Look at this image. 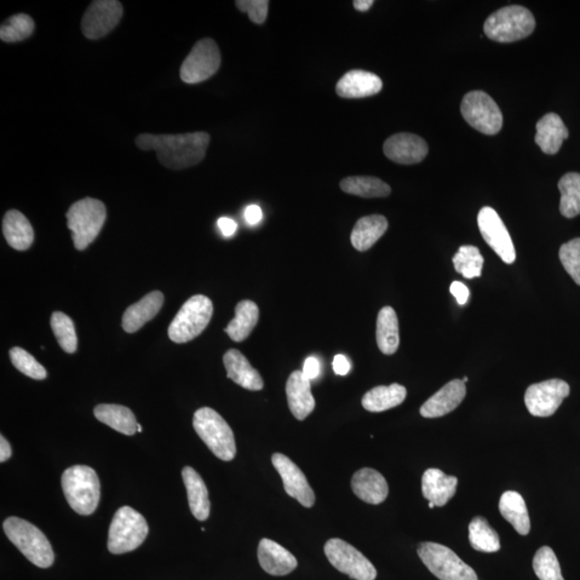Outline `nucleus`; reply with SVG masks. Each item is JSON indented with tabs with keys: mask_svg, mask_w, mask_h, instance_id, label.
<instances>
[{
	"mask_svg": "<svg viewBox=\"0 0 580 580\" xmlns=\"http://www.w3.org/2000/svg\"><path fill=\"white\" fill-rule=\"evenodd\" d=\"M97 419L119 433L134 435L138 433V423L134 413L128 407L118 404H100L95 407Z\"/></svg>",
	"mask_w": 580,
	"mask_h": 580,
	"instance_id": "32",
	"label": "nucleus"
},
{
	"mask_svg": "<svg viewBox=\"0 0 580 580\" xmlns=\"http://www.w3.org/2000/svg\"><path fill=\"white\" fill-rule=\"evenodd\" d=\"M343 192L363 198H383L392 194L387 183L373 176H349L340 183Z\"/></svg>",
	"mask_w": 580,
	"mask_h": 580,
	"instance_id": "35",
	"label": "nucleus"
},
{
	"mask_svg": "<svg viewBox=\"0 0 580 580\" xmlns=\"http://www.w3.org/2000/svg\"><path fill=\"white\" fill-rule=\"evenodd\" d=\"M387 228L386 217L377 214L365 216L356 223L350 241L356 250L366 252L383 237Z\"/></svg>",
	"mask_w": 580,
	"mask_h": 580,
	"instance_id": "29",
	"label": "nucleus"
},
{
	"mask_svg": "<svg viewBox=\"0 0 580 580\" xmlns=\"http://www.w3.org/2000/svg\"><path fill=\"white\" fill-rule=\"evenodd\" d=\"M377 347L385 355H394L400 346L399 320L392 307H384L376 321Z\"/></svg>",
	"mask_w": 580,
	"mask_h": 580,
	"instance_id": "30",
	"label": "nucleus"
},
{
	"mask_svg": "<svg viewBox=\"0 0 580 580\" xmlns=\"http://www.w3.org/2000/svg\"><path fill=\"white\" fill-rule=\"evenodd\" d=\"M221 52L214 40H199L183 62L180 71L182 81L188 84L205 81L214 76L221 67Z\"/></svg>",
	"mask_w": 580,
	"mask_h": 580,
	"instance_id": "12",
	"label": "nucleus"
},
{
	"mask_svg": "<svg viewBox=\"0 0 580 580\" xmlns=\"http://www.w3.org/2000/svg\"><path fill=\"white\" fill-rule=\"evenodd\" d=\"M210 135L198 131L183 135L142 134L136 145L142 151H154L158 162L172 170L191 168L203 162L210 145Z\"/></svg>",
	"mask_w": 580,
	"mask_h": 580,
	"instance_id": "1",
	"label": "nucleus"
},
{
	"mask_svg": "<svg viewBox=\"0 0 580 580\" xmlns=\"http://www.w3.org/2000/svg\"><path fill=\"white\" fill-rule=\"evenodd\" d=\"M217 223L223 237H233V235L237 233V223L232 220V218L222 217L218 220Z\"/></svg>",
	"mask_w": 580,
	"mask_h": 580,
	"instance_id": "48",
	"label": "nucleus"
},
{
	"mask_svg": "<svg viewBox=\"0 0 580 580\" xmlns=\"http://www.w3.org/2000/svg\"><path fill=\"white\" fill-rule=\"evenodd\" d=\"M258 560L262 570L273 576H285L298 566L294 555L268 538H262L258 547Z\"/></svg>",
	"mask_w": 580,
	"mask_h": 580,
	"instance_id": "21",
	"label": "nucleus"
},
{
	"mask_svg": "<svg viewBox=\"0 0 580 580\" xmlns=\"http://www.w3.org/2000/svg\"><path fill=\"white\" fill-rule=\"evenodd\" d=\"M11 455H13V451H11L9 442L3 435L0 436V462L7 461Z\"/></svg>",
	"mask_w": 580,
	"mask_h": 580,
	"instance_id": "50",
	"label": "nucleus"
},
{
	"mask_svg": "<svg viewBox=\"0 0 580 580\" xmlns=\"http://www.w3.org/2000/svg\"><path fill=\"white\" fill-rule=\"evenodd\" d=\"M11 363L16 367L17 370L23 375L33 378V380L42 381L48 376L47 370L33 357L30 353L21 347H14L10 349Z\"/></svg>",
	"mask_w": 580,
	"mask_h": 580,
	"instance_id": "42",
	"label": "nucleus"
},
{
	"mask_svg": "<svg viewBox=\"0 0 580 580\" xmlns=\"http://www.w3.org/2000/svg\"><path fill=\"white\" fill-rule=\"evenodd\" d=\"M164 304V295L160 291H152L143 297L139 302L126 309L123 315V329L135 333L141 329L147 321L153 319Z\"/></svg>",
	"mask_w": 580,
	"mask_h": 580,
	"instance_id": "24",
	"label": "nucleus"
},
{
	"mask_svg": "<svg viewBox=\"0 0 580 580\" xmlns=\"http://www.w3.org/2000/svg\"><path fill=\"white\" fill-rule=\"evenodd\" d=\"M384 154L401 165H414L423 162L429 152L427 142L414 134L394 135L384 143Z\"/></svg>",
	"mask_w": 580,
	"mask_h": 580,
	"instance_id": "17",
	"label": "nucleus"
},
{
	"mask_svg": "<svg viewBox=\"0 0 580 580\" xmlns=\"http://www.w3.org/2000/svg\"><path fill=\"white\" fill-rule=\"evenodd\" d=\"M193 426L209 450L223 461H232L237 453L231 427L217 412L210 407L199 409L194 415Z\"/></svg>",
	"mask_w": 580,
	"mask_h": 580,
	"instance_id": "5",
	"label": "nucleus"
},
{
	"mask_svg": "<svg viewBox=\"0 0 580 580\" xmlns=\"http://www.w3.org/2000/svg\"><path fill=\"white\" fill-rule=\"evenodd\" d=\"M533 568L539 580H565L558 558L550 547H545L537 550L534 556Z\"/></svg>",
	"mask_w": 580,
	"mask_h": 580,
	"instance_id": "41",
	"label": "nucleus"
},
{
	"mask_svg": "<svg viewBox=\"0 0 580 580\" xmlns=\"http://www.w3.org/2000/svg\"><path fill=\"white\" fill-rule=\"evenodd\" d=\"M212 315L214 303L208 297L189 298L169 326L170 340L179 344L194 340L208 327Z\"/></svg>",
	"mask_w": 580,
	"mask_h": 580,
	"instance_id": "8",
	"label": "nucleus"
},
{
	"mask_svg": "<svg viewBox=\"0 0 580 580\" xmlns=\"http://www.w3.org/2000/svg\"><path fill=\"white\" fill-rule=\"evenodd\" d=\"M471 547L481 553H497L501 548L496 530L484 517H475L469 526Z\"/></svg>",
	"mask_w": 580,
	"mask_h": 580,
	"instance_id": "36",
	"label": "nucleus"
},
{
	"mask_svg": "<svg viewBox=\"0 0 580 580\" xmlns=\"http://www.w3.org/2000/svg\"><path fill=\"white\" fill-rule=\"evenodd\" d=\"M568 138L564 120L556 113H548L537 124L536 143L544 153L554 155L560 151Z\"/></svg>",
	"mask_w": 580,
	"mask_h": 580,
	"instance_id": "26",
	"label": "nucleus"
},
{
	"mask_svg": "<svg viewBox=\"0 0 580 580\" xmlns=\"http://www.w3.org/2000/svg\"><path fill=\"white\" fill-rule=\"evenodd\" d=\"M352 490L364 502L377 505L386 499L388 484L377 471L365 468L357 471L352 479Z\"/></svg>",
	"mask_w": 580,
	"mask_h": 580,
	"instance_id": "22",
	"label": "nucleus"
},
{
	"mask_svg": "<svg viewBox=\"0 0 580 580\" xmlns=\"http://www.w3.org/2000/svg\"><path fill=\"white\" fill-rule=\"evenodd\" d=\"M66 217L74 246L77 250L83 251L99 237L106 222L107 210L100 200L84 198L71 206Z\"/></svg>",
	"mask_w": 580,
	"mask_h": 580,
	"instance_id": "4",
	"label": "nucleus"
},
{
	"mask_svg": "<svg viewBox=\"0 0 580 580\" xmlns=\"http://www.w3.org/2000/svg\"><path fill=\"white\" fill-rule=\"evenodd\" d=\"M568 395H570L568 384L555 378V380L531 385L527 389L525 404L531 415L549 417L555 414Z\"/></svg>",
	"mask_w": 580,
	"mask_h": 580,
	"instance_id": "13",
	"label": "nucleus"
},
{
	"mask_svg": "<svg viewBox=\"0 0 580 580\" xmlns=\"http://www.w3.org/2000/svg\"><path fill=\"white\" fill-rule=\"evenodd\" d=\"M245 221L251 226L257 225L262 220V211L260 206L251 204L245 209L244 214Z\"/></svg>",
	"mask_w": 580,
	"mask_h": 580,
	"instance_id": "49",
	"label": "nucleus"
},
{
	"mask_svg": "<svg viewBox=\"0 0 580 580\" xmlns=\"http://www.w3.org/2000/svg\"><path fill=\"white\" fill-rule=\"evenodd\" d=\"M4 530L10 542L33 565L48 568L54 564L55 556L48 538L31 522L17 517H9L4 522Z\"/></svg>",
	"mask_w": 580,
	"mask_h": 580,
	"instance_id": "3",
	"label": "nucleus"
},
{
	"mask_svg": "<svg viewBox=\"0 0 580 580\" xmlns=\"http://www.w3.org/2000/svg\"><path fill=\"white\" fill-rule=\"evenodd\" d=\"M3 233L11 248L17 251H26L33 242V229L30 221L16 210H10L5 214Z\"/></svg>",
	"mask_w": 580,
	"mask_h": 580,
	"instance_id": "28",
	"label": "nucleus"
},
{
	"mask_svg": "<svg viewBox=\"0 0 580 580\" xmlns=\"http://www.w3.org/2000/svg\"><path fill=\"white\" fill-rule=\"evenodd\" d=\"M260 319V309L251 300H243L235 307V318L228 324L225 332L234 342H242L254 330Z\"/></svg>",
	"mask_w": 580,
	"mask_h": 580,
	"instance_id": "33",
	"label": "nucleus"
},
{
	"mask_svg": "<svg viewBox=\"0 0 580 580\" xmlns=\"http://www.w3.org/2000/svg\"><path fill=\"white\" fill-rule=\"evenodd\" d=\"M383 82L376 73L365 71H348L338 80L337 94L342 99H366L380 93Z\"/></svg>",
	"mask_w": 580,
	"mask_h": 580,
	"instance_id": "19",
	"label": "nucleus"
},
{
	"mask_svg": "<svg viewBox=\"0 0 580 580\" xmlns=\"http://www.w3.org/2000/svg\"><path fill=\"white\" fill-rule=\"evenodd\" d=\"M451 292L452 295L456 298L459 306H464V304H467L470 297V290L463 283L455 280V282L451 285Z\"/></svg>",
	"mask_w": 580,
	"mask_h": 580,
	"instance_id": "46",
	"label": "nucleus"
},
{
	"mask_svg": "<svg viewBox=\"0 0 580 580\" xmlns=\"http://www.w3.org/2000/svg\"><path fill=\"white\" fill-rule=\"evenodd\" d=\"M123 16V5L118 0H96L85 11L81 27L86 38L105 37L116 28Z\"/></svg>",
	"mask_w": 580,
	"mask_h": 580,
	"instance_id": "15",
	"label": "nucleus"
},
{
	"mask_svg": "<svg viewBox=\"0 0 580 580\" xmlns=\"http://www.w3.org/2000/svg\"><path fill=\"white\" fill-rule=\"evenodd\" d=\"M272 464L283 480L284 490L291 498L297 499L304 508H312L315 503V493L309 486L306 475L283 453H274Z\"/></svg>",
	"mask_w": 580,
	"mask_h": 580,
	"instance_id": "16",
	"label": "nucleus"
},
{
	"mask_svg": "<svg viewBox=\"0 0 580 580\" xmlns=\"http://www.w3.org/2000/svg\"><path fill=\"white\" fill-rule=\"evenodd\" d=\"M34 30V23L30 15L24 14L9 17L0 27V39L4 43H19L30 37Z\"/></svg>",
	"mask_w": 580,
	"mask_h": 580,
	"instance_id": "40",
	"label": "nucleus"
},
{
	"mask_svg": "<svg viewBox=\"0 0 580 580\" xmlns=\"http://www.w3.org/2000/svg\"><path fill=\"white\" fill-rule=\"evenodd\" d=\"M320 363L318 358L309 357L304 363L302 373L309 381L316 380L320 376Z\"/></svg>",
	"mask_w": 580,
	"mask_h": 580,
	"instance_id": "45",
	"label": "nucleus"
},
{
	"mask_svg": "<svg viewBox=\"0 0 580 580\" xmlns=\"http://www.w3.org/2000/svg\"><path fill=\"white\" fill-rule=\"evenodd\" d=\"M417 553L428 570L441 580H478V574L473 568L443 545L422 543Z\"/></svg>",
	"mask_w": 580,
	"mask_h": 580,
	"instance_id": "9",
	"label": "nucleus"
},
{
	"mask_svg": "<svg viewBox=\"0 0 580 580\" xmlns=\"http://www.w3.org/2000/svg\"><path fill=\"white\" fill-rule=\"evenodd\" d=\"M467 388L461 380H453L442 387L432 398L421 407V415L424 418H438L456 410L465 398Z\"/></svg>",
	"mask_w": 580,
	"mask_h": 580,
	"instance_id": "18",
	"label": "nucleus"
},
{
	"mask_svg": "<svg viewBox=\"0 0 580 580\" xmlns=\"http://www.w3.org/2000/svg\"><path fill=\"white\" fill-rule=\"evenodd\" d=\"M406 394L405 387L399 384H392L390 386H377L364 395L363 406L365 410L372 413L388 411L404 404Z\"/></svg>",
	"mask_w": 580,
	"mask_h": 580,
	"instance_id": "34",
	"label": "nucleus"
},
{
	"mask_svg": "<svg viewBox=\"0 0 580 580\" xmlns=\"http://www.w3.org/2000/svg\"><path fill=\"white\" fill-rule=\"evenodd\" d=\"M453 267L456 271L463 275L465 279L480 278L481 275L484 258L476 246L462 245L452 258Z\"/></svg>",
	"mask_w": 580,
	"mask_h": 580,
	"instance_id": "38",
	"label": "nucleus"
},
{
	"mask_svg": "<svg viewBox=\"0 0 580 580\" xmlns=\"http://www.w3.org/2000/svg\"><path fill=\"white\" fill-rule=\"evenodd\" d=\"M269 4L268 0H238L235 2V5L240 11L248 14L251 21L260 25L267 20Z\"/></svg>",
	"mask_w": 580,
	"mask_h": 580,
	"instance_id": "44",
	"label": "nucleus"
},
{
	"mask_svg": "<svg viewBox=\"0 0 580 580\" xmlns=\"http://www.w3.org/2000/svg\"><path fill=\"white\" fill-rule=\"evenodd\" d=\"M561 193L560 212L566 218L580 214V174L570 172L561 177L558 183Z\"/></svg>",
	"mask_w": 580,
	"mask_h": 580,
	"instance_id": "37",
	"label": "nucleus"
},
{
	"mask_svg": "<svg viewBox=\"0 0 580 580\" xmlns=\"http://www.w3.org/2000/svg\"><path fill=\"white\" fill-rule=\"evenodd\" d=\"M223 365H225L228 378L239 386L252 392L263 388V380L260 372L252 366L249 360L238 349H229L223 355Z\"/></svg>",
	"mask_w": 580,
	"mask_h": 580,
	"instance_id": "23",
	"label": "nucleus"
},
{
	"mask_svg": "<svg viewBox=\"0 0 580 580\" xmlns=\"http://www.w3.org/2000/svg\"><path fill=\"white\" fill-rule=\"evenodd\" d=\"M333 371L337 376H347L350 371V363L346 356L337 355L332 363Z\"/></svg>",
	"mask_w": 580,
	"mask_h": 580,
	"instance_id": "47",
	"label": "nucleus"
},
{
	"mask_svg": "<svg viewBox=\"0 0 580 580\" xmlns=\"http://www.w3.org/2000/svg\"><path fill=\"white\" fill-rule=\"evenodd\" d=\"M560 261L574 282L580 286V238L573 239L561 246Z\"/></svg>",
	"mask_w": 580,
	"mask_h": 580,
	"instance_id": "43",
	"label": "nucleus"
},
{
	"mask_svg": "<svg viewBox=\"0 0 580 580\" xmlns=\"http://www.w3.org/2000/svg\"><path fill=\"white\" fill-rule=\"evenodd\" d=\"M434 507H435L434 503H433V502H429V509H434Z\"/></svg>",
	"mask_w": 580,
	"mask_h": 580,
	"instance_id": "52",
	"label": "nucleus"
},
{
	"mask_svg": "<svg viewBox=\"0 0 580 580\" xmlns=\"http://www.w3.org/2000/svg\"><path fill=\"white\" fill-rule=\"evenodd\" d=\"M478 223L486 243L505 263H513L516 261L513 240L498 212L490 206H485L480 211Z\"/></svg>",
	"mask_w": 580,
	"mask_h": 580,
	"instance_id": "14",
	"label": "nucleus"
},
{
	"mask_svg": "<svg viewBox=\"0 0 580 580\" xmlns=\"http://www.w3.org/2000/svg\"><path fill=\"white\" fill-rule=\"evenodd\" d=\"M287 401L290 410L298 421H304L315 409V399L311 392V381L302 371H294L286 384Z\"/></svg>",
	"mask_w": 580,
	"mask_h": 580,
	"instance_id": "20",
	"label": "nucleus"
},
{
	"mask_svg": "<svg viewBox=\"0 0 580 580\" xmlns=\"http://www.w3.org/2000/svg\"><path fill=\"white\" fill-rule=\"evenodd\" d=\"M499 512L520 536L530 532V517L524 498L516 491L504 492L499 504Z\"/></svg>",
	"mask_w": 580,
	"mask_h": 580,
	"instance_id": "31",
	"label": "nucleus"
},
{
	"mask_svg": "<svg viewBox=\"0 0 580 580\" xmlns=\"http://www.w3.org/2000/svg\"><path fill=\"white\" fill-rule=\"evenodd\" d=\"M51 327L62 350L68 354L76 353L78 338L72 319L64 313L54 312L51 318Z\"/></svg>",
	"mask_w": 580,
	"mask_h": 580,
	"instance_id": "39",
	"label": "nucleus"
},
{
	"mask_svg": "<svg viewBox=\"0 0 580 580\" xmlns=\"http://www.w3.org/2000/svg\"><path fill=\"white\" fill-rule=\"evenodd\" d=\"M147 534L145 517L129 507L120 508L109 529L108 549L114 555L130 553L141 547Z\"/></svg>",
	"mask_w": 580,
	"mask_h": 580,
	"instance_id": "7",
	"label": "nucleus"
},
{
	"mask_svg": "<svg viewBox=\"0 0 580 580\" xmlns=\"http://www.w3.org/2000/svg\"><path fill=\"white\" fill-rule=\"evenodd\" d=\"M458 480L438 469H429L423 473V495L435 507L442 508L455 496Z\"/></svg>",
	"mask_w": 580,
	"mask_h": 580,
	"instance_id": "25",
	"label": "nucleus"
},
{
	"mask_svg": "<svg viewBox=\"0 0 580 580\" xmlns=\"http://www.w3.org/2000/svg\"><path fill=\"white\" fill-rule=\"evenodd\" d=\"M536 28L530 10L521 5H508L492 14L485 22L486 36L493 42L509 43L529 37Z\"/></svg>",
	"mask_w": 580,
	"mask_h": 580,
	"instance_id": "6",
	"label": "nucleus"
},
{
	"mask_svg": "<svg viewBox=\"0 0 580 580\" xmlns=\"http://www.w3.org/2000/svg\"><path fill=\"white\" fill-rule=\"evenodd\" d=\"M62 491L71 508L79 515L95 512L100 501V481L88 465H74L62 474Z\"/></svg>",
	"mask_w": 580,
	"mask_h": 580,
	"instance_id": "2",
	"label": "nucleus"
},
{
	"mask_svg": "<svg viewBox=\"0 0 580 580\" xmlns=\"http://www.w3.org/2000/svg\"><path fill=\"white\" fill-rule=\"evenodd\" d=\"M461 114L468 124L480 133L497 135L503 126V114L496 101L481 90L470 91L463 97Z\"/></svg>",
	"mask_w": 580,
	"mask_h": 580,
	"instance_id": "10",
	"label": "nucleus"
},
{
	"mask_svg": "<svg viewBox=\"0 0 580 580\" xmlns=\"http://www.w3.org/2000/svg\"><path fill=\"white\" fill-rule=\"evenodd\" d=\"M468 381H469V378H468V377H464V378H463V382H464V383H467Z\"/></svg>",
	"mask_w": 580,
	"mask_h": 580,
	"instance_id": "54",
	"label": "nucleus"
},
{
	"mask_svg": "<svg viewBox=\"0 0 580 580\" xmlns=\"http://www.w3.org/2000/svg\"><path fill=\"white\" fill-rule=\"evenodd\" d=\"M373 5H375L373 0H355L354 2L355 9L360 11V13H366Z\"/></svg>",
	"mask_w": 580,
	"mask_h": 580,
	"instance_id": "51",
	"label": "nucleus"
},
{
	"mask_svg": "<svg viewBox=\"0 0 580 580\" xmlns=\"http://www.w3.org/2000/svg\"><path fill=\"white\" fill-rule=\"evenodd\" d=\"M184 485L186 487L189 509L195 518L204 521L210 515L209 492L201 476L191 467L182 471Z\"/></svg>",
	"mask_w": 580,
	"mask_h": 580,
	"instance_id": "27",
	"label": "nucleus"
},
{
	"mask_svg": "<svg viewBox=\"0 0 580 580\" xmlns=\"http://www.w3.org/2000/svg\"><path fill=\"white\" fill-rule=\"evenodd\" d=\"M141 432H142V427L140 426L139 423H138V433H141Z\"/></svg>",
	"mask_w": 580,
	"mask_h": 580,
	"instance_id": "53",
	"label": "nucleus"
},
{
	"mask_svg": "<svg viewBox=\"0 0 580 580\" xmlns=\"http://www.w3.org/2000/svg\"><path fill=\"white\" fill-rule=\"evenodd\" d=\"M325 554L332 566L355 580H375L376 568L369 559L341 538H331L325 545Z\"/></svg>",
	"mask_w": 580,
	"mask_h": 580,
	"instance_id": "11",
	"label": "nucleus"
}]
</instances>
